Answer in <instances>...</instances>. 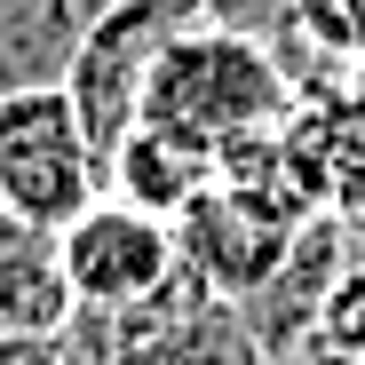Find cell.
<instances>
[{"label": "cell", "instance_id": "1", "mask_svg": "<svg viewBox=\"0 0 365 365\" xmlns=\"http://www.w3.org/2000/svg\"><path fill=\"white\" fill-rule=\"evenodd\" d=\"M294 103H302V88H294V72L278 64L262 40L222 32V24H199L159 64L135 128H159L175 143H191L199 159H222L230 143L278 135L286 119H294Z\"/></svg>", "mask_w": 365, "mask_h": 365}, {"label": "cell", "instance_id": "2", "mask_svg": "<svg viewBox=\"0 0 365 365\" xmlns=\"http://www.w3.org/2000/svg\"><path fill=\"white\" fill-rule=\"evenodd\" d=\"M111 191V159L88 135L72 88H16L0 96V215L72 230Z\"/></svg>", "mask_w": 365, "mask_h": 365}, {"label": "cell", "instance_id": "3", "mask_svg": "<svg viewBox=\"0 0 365 365\" xmlns=\"http://www.w3.org/2000/svg\"><path fill=\"white\" fill-rule=\"evenodd\" d=\"M199 24H215V0H119V9L96 24V40L72 64V103L88 119V135L103 143V159L128 143V128L143 119V96L159 80V64L191 40Z\"/></svg>", "mask_w": 365, "mask_h": 365}, {"label": "cell", "instance_id": "4", "mask_svg": "<svg viewBox=\"0 0 365 365\" xmlns=\"http://www.w3.org/2000/svg\"><path fill=\"white\" fill-rule=\"evenodd\" d=\"M72 349L80 365H270V349L255 341L247 310L222 294H207L182 270L159 302L128 318H72Z\"/></svg>", "mask_w": 365, "mask_h": 365}, {"label": "cell", "instance_id": "5", "mask_svg": "<svg viewBox=\"0 0 365 365\" xmlns=\"http://www.w3.org/2000/svg\"><path fill=\"white\" fill-rule=\"evenodd\" d=\"M56 247H64V278L88 318H128L182 278V230L119 191H103L72 230H56Z\"/></svg>", "mask_w": 365, "mask_h": 365}, {"label": "cell", "instance_id": "6", "mask_svg": "<svg viewBox=\"0 0 365 365\" xmlns=\"http://www.w3.org/2000/svg\"><path fill=\"white\" fill-rule=\"evenodd\" d=\"M175 230H182V270H191L207 294H222V302H255L270 278H278V262L294 255V238L310 230V222H270L255 199H238V191H199L191 207L175 215Z\"/></svg>", "mask_w": 365, "mask_h": 365}, {"label": "cell", "instance_id": "7", "mask_svg": "<svg viewBox=\"0 0 365 365\" xmlns=\"http://www.w3.org/2000/svg\"><path fill=\"white\" fill-rule=\"evenodd\" d=\"M286 159L318 215H341V222L365 215V88L357 80L310 88L286 119Z\"/></svg>", "mask_w": 365, "mask_h": 365}, {"label": "cell", "instance_id": "8", "mask_svg": "<svg viewBox=\"0 0 365 365\" xmlns=\"http://www.w3.org/2000/svg\"><path fill=\"white\" fill-rule=\"evenodd\" d=\"M111 9L119 0H0V96L64 88Z\"/></svg>", "mask_w": 365, "mask_h": 365}, {"label": "cell", "instance_id": "9", "mask_svg": "<svg viewBox=\"0 0 365 365\" xmlns=\"http://www.w3.org/2000/svg\"><path fill=\"white\" fill-rule=\"evenodd\" d=\"M80 302L64 278L56 230L0 215V334H72Z\"/></svg>", "mask_w": 365, "mask_h": 365}, {"label": "cell", "instance_id": "10", "mask_svg": "<svg viewBox=\"0 0 365 365\" xmlns=\"http://www.w3.org/2000/svg\"><path fill=\"white\" fill-rule=\"evenodd\" d=\"M111 191L175 222L199 191H215V159H199L191 143H175L159 128H128V143L111 151Z\"/></svg>", "mask_w": 365, "mask_h": 365}, {"label": "cell", "instance_id": "11", "mask_svg": "<svg viewBox=\"0 0 365 365\" xmlns=\"http://www.w3.org/2000/svg\"><path fill=\"white\" fill-rule=\"evenodd\" d=\"M294 357H318V365H365V247L349 238V262L334 270L326 302H318V326Z\"/></svg>", "mask_w": 365, "mask_h": 365}, {"label": "cell", "instance_id": "12", "mask_svg": "<svg viewBox=\"0 0 365 365\" xmlns=\"http://www.w3.org/2000/svg\"><path fill=\"white\" fill-rule=\"evenodd\" d=\"M294 24H302V48L334 80H349L365 64V0H294Z\"/></svg>", "mask_w": 365, "mask_h": 365}, {"label": "cell", "instance_id": "13", "mask_svg": "<svg viewBox=\"0 0 365 365\" xmlns=\"http://www.w3.org/2000/svg\"><path fill=\"white\" fill-rule=\"evenodd\" d=\"M0 365H80L72 334H0Z\"/></svg>", "mask_w": 365, "mask_h": 365}, {"label": "cell", "instance_id": "14", "mask_svg": "<svg viewBox=\"0 0 365 365\" xmlns=\"http://www.w3.org/2000/svg\"><path fill=\"white\" fill-rule=\"evenodd\" d=\"M270 365H318V357H270Z\"/></svg>", "mask_w": 365, "mask_h": 365}]
</instances>
